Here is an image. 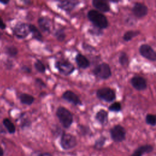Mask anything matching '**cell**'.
<instances>
[{"mask_svg": "<svg viewBox=\"0 0 156 156\" xmlns=\"http://www.w3.org/2000/svg\"><path fill=\"white\" fill-rule=\"evenodd\" d=\"M112 140L116 142H121L126 138V132L125 129L121 125H116L110 131Z\"/></svg>", "mask_w": 156, "mask_h": 156, "instance_id": "obj_9", "label": "cell"}, {"mask_svg": "<svg viewBox=\"0 0 156 156\" xmlns=\"http://www.w3.org/2000/svg\"><path fill=\"white\" fill-rule=\"evenodd\" d=\"M98 98L107 102L113 101L116 98V94L113 90L109 87L99 88L96 91Z\"/></svg>", "mask_w": 156, "mask_h": 156, "instance_id": "obj_6", "label": "cell"}, {"mask_svg": "<svg viewBox=\"0 0 156 156\" xmlns=\"http://www.w3.org/2000/svg\"><path fill=\"white\" fill-rule=\"evenodd\" d=\"M130 83L136 90L141 91L146 89L147 82L146 79L140 76H135L130 79Z\"/></svg>", "mask_w": 156, "mask_h": 156, "instance_id": "obj_10", "label": "cell"}, {"mask_svg": "<svg viewBox=\"0 0 156 156\" xmlns=\"http://www.w3.org/2000/svg\"><path fill=\"white\" fill-rule=\"evenodd\" d=\"M132 11L136 17L140 18L147 15L148 13V9L144 4L136 2L133 5Z\"/></svg>", "mask_w": 156, "mask_h": 156, "instance_id": "obj_11", "label": "cell"}, {"mask_svg": "<svg viewBox=\"0 0 156 156\" xmlns=\"http://www.w3.org/2000/svg\"><path fill=\"white\" fill-rule=\"evenodd\" d=\"M55 67L60 74L64 76H69L75 70L74 66L70 62L65 59L56 61Z\"/></svg>", "mask_w": 156, "mask_h": 156, "instance_id": "obj_3", "label": "cell"}, {"mask_svg": "<svg viewBox=\"0 0 156 156\" xmlns=\"http://www.w3.org/2000/svg\"><path fill=\"white\" fill-rule=\"evenodd\" d=\"M139 52L144 58L152 62L156 61V52L147 44H143L139 48Z\"/></svg>", "mask_w": 156, "mask_h": 156, "instance_id": "obj_8", "label": "cell"}, {"mask_svg": "<svg viewBox=\"0 0 156 156\" xmlns=\"http://www.w3.org/2000/svg\"><path fill=\"white\" fill-rule=\"evenodd\" d=\"M87 17L95 27L100 29H105L108 26L107 17L96 10H89L87 13Z\"/></svg>", "mask_w": 156, "mask_h": 156, "instance_id": "obj_1", "label": "cell"}, {"mask_svg": "<svg viewBox=\"0 0 156 156\" xmlns=\"http://www.w3.org/2000/svg\"><path fill=\"white\" fill-rule=\"evenodd\" d=\"M95 119L102 125L105 124L108 121V113L104 109L99 110L95 115Z\"/></svg>", "mask_w": 156, "mask_h": 156, "instance_id": "obj_17", "label": "cell"}, {"mask_svg": "<svg viewBox=\"0 0 156 156\" xmlns=\"http://www.w3.org/2000/svg\"><path fill=\"white\" fill-rule=\"evenodd\" d=\"M38 24L40 29L44 32L50 33L52 29L51 20L47 16L40 17L38 20Z\"/></svg>", "mask_w": 156, "mask_h": 156, "instance_id": "obj_14", "label": "cell"}, {"mask_svg": "<svg viewBox=\"0 0 156 156\" xmlns=\"http://www.w3.org/2000/svg\"><path fill=\"white\" fill-rule=\"evenodd\" d=\"M9 0H0V3L3 4L4 5H7L9 3Z\"/></svg>", "mask_w": 156, "mask_h": 156, "instance_id": "obj_33", "label": "cell"}, {"mask_svg": "<svg viewBox=\"0 0 156 156\" xmlns=\"http://www.w3.org/2000/svg\"><path fill=\"white\" fill-rule=\"evenodd\" d=\"M152 146L151 145H144L137 148L131 156H141L145 152H149L152 151Z\"/></svg>", "mask_w": 156, "mask_h": 156, "instance_id": "obj_19", "label": "cell"}, {"mask_svg": "<svg viewBox=\"0 0 156 156\" xmlns=\"http://www.w3.org/2000/svg\"><path fill=\"white\" fill-rule=\"evenodd\" d=\"M1 35H2V34H1V32H0V38H1Z\"/></svg>", "mask_w": 156, "mask_h": 156, "instance_id": "obj_36", "label": "cell"}, {"mask_svg": "<svg viewBox=\"0 0 156 156\" xmlns=\"http://www.w3.org/2000/svg\"><path fill=\"white\" fill-rule=\"evenodd\" d=\"M20 100L21 104L30 105L34 101V97L27 93H22L20 96Z\"/></svg>", "mask_w": 156, "mask_h": 156, "instance_id": "obj_20", "label": "cell"}, {"mask_svg": "<svg viewBox=\"0 0 156 156\" xmlns=\"http://www.w3.org/2000/svg\"><path fill=\"white\" fill-rule=\"evenodd\" d=\"M54 35L55 37V38L59 41H63L66 37V34H65L63 29H57L55 31Z\"/></svg>", "mask_w": 156, "mask_h": 156, "instance_id": "obj_24", "label": "cell"}, {"mask_svg": "<svg viewBox=\"0 0 156 156\" xmlns=\"http://www.w3.org/2000/svg\"><path fill=\"white\" fill-rule=\"evenodd\" d=\"M77 141L76 137L70 133H64L62 134L60 140V144L63 149H70L76 146Z\"/></svg>", "mask_w": 156, "mask_h": 156, "instance_id": "obj_7", "label": "cell"}, {"mask_svg": "<svg viewBox=\"0 0 156 156\" xmlns=\"http://www.w3.org/2000/svg\"><path fill=\"white\" fill-rule=\"evenodd\" d=\"M3 154H4L3 149H2V148L0 146V156H3Z\"/></svg>", "mask_w": 156, "mask_h": 156, "instance_id": "obj_35", "label": "cell"}, {"mask_svg": "<svg viewBox=\"0 0 156 156\" xmlns=\"http://www.w3.org/2000/svg\"><path fill=\"white\" fill-rule=\"evenodd\" d=\"M108 110L113 112H119L121 110V104L119 102H115L108 107Z\"/></svg>", "mask_w": 156, "mask_h": 156, "instance_id": "obj_27", "label": "cell"}, {"mask_svg": "<svg viewBox=\"0 0 156 156\" xmlns=\"http://www.w3.org/2000/svg\"><path fill=\"white\" fill-rule=\"evenodd\" d=\"M119 62L122 66H126L129 63V58L125 52H122L119 57Z\"/></svg>", "mask_w": 156, "mask_h": 156, "instance_id": "obj_28", "label": "cell"}, {"mask_svg": "<svg viewBox=\"0 0 156 156\" xmlns=\"http://www.w3.org/2000/svg\"><path fill=\"white\" fill-rule=\"evenodd\" d=\"M2 124L10 133H14L15 132V126L9 118H4L2 120Z\"/></svg>", "mask_w": 156, "mask_h": 156, "instance_id": "obj_21", "label": "cell"}, {"mask_svg": "<svg viewBox=\"0 0 156 156\" xmlns=\"http://www.w3.org/2000/svg\"><path fill=\"white\" fill-rule=\"evenodd\" d=\"M12 32L17 38H25L30 33L29 24L22 22H18L12 28Z\"/></svg>", "mask_w": 156, "mask_h": 156, "instance_id": "obj_5", "label": "cell"}, {"mask_svg": "<svg viewBox=\"0 0 156 156\" xmlns=\"http://www.w3.org/2000/svg\"><path fill=\"white\" fill-rule=\"evenodd\" d=\"M5 28H6V24L3 21V20L0 17V29L4 30Z\"/></svg>", "mask_w": 156, "mask_h": 156, "instance_id": "obj_32", "label": "cell"}, {"mask_svg": "<svg viewBox=\"0 0 156 156\" xmlns=\"http://www.w3.org/2000/svg\"><path fill=\"white\" fill-rule=\"evenodd\" d=\"M39 156H52L51 154L49 153H48V152H45V153H43V154H41Z\"/></svg>", "mask_w": 156, "mask_h": 156, "instance_id": "obj_34", "label": "cell"}, {"mask_svg": "<svg viewBox=\"0 0 156 156\" xmlns=\"http://www.w3.org/2000/svg\"><path fill=\"white\" fill-rule=\"evenodd\" d=\"M62 98L65 101L71 103L75 105H82V103L79 96L71 90L65 91L62 94Z\"/></svg>", "mask_w": 156, "mask_h": 156, "instance_id": "obj_12", "label": "cell"}, {"mask_svg": "<svg viewBox=\"0 0 156 156\" xmlns=\"http://www.w3.org/2000/svg\"><path fill=\"white\" fill-rule=\"evenodd\" d=\"M34 66H35V68L36 69V70L40 73H44L46 71V67H45L43 63V62L41 61H40L38 59H37L35 62Z\"/></svg>", "mask_w": 156, "mask_h": 156, "instance_id": "obj_25", "label": "cell"}, {"mask_svg": "<svg viewBox=\"0 0 156 156\" xmlns=\"http://www.w3.org/2000/svg\"><path fill=\"white\" fill-rule=\"evenodd\" d=\"M21 70L25 73H30L31 72V69L29 67L27 66H23L21 67Z\"/></svg>", "mask_w": 156, "mask_h": 156, "instance_id": "obj_31", "label": "cell"}, {"mask_svg": "<svg viewBox=\"0 0 156 156\" xmlns=\"http://www.w3.org/2000/svg\"><path fill=\"white\" fill-rule=\"evenodd\" d=\"M35 83H36L38 86H39L40 87H41V88L46 87V83H45L41 79H40V78H37V79H35Z\"/></svg>", "mask_w": 156, "mask_h": 156, "instance_id": "obj_30", "label": "cell"}, {"mask_svg": "<svg viewBox=\"0 0 156 156\" xmlns=\"http://www.w3.org/2000/svg\"><path fill=\"white\" fill-rule=\"evenodd\" d=\"M56 116L63 127L69 128L73 122V116L72 113L63 106H60L57 108Z\"/></svg>", "mask_w": 156, "mask_h": 156, "instance_id": "obj_2", "label": "cell"}, {"mask_svg": "<svg viewBox=\"0 0 156 156\" xmlns=\"http://www.w3.org/2000/svg\"><path fill=\"white\" fill-rule=\"evenodd\" d=\"M105 138L104 137H101L100 138H99L96 141V143H95V147H98V148H99L101 147H102L105 142Z\"/></svg>", "mask_w": 156, "mask_h": 156, "instance_id": "obj_29", "label": "cell"}, {"mask_svg": "<svg viewBox=\"0 0 156 156\" xmlns=\"http://www.w3.org/2000/svg\"><path fill=\"white\" fill-rule=\"evenodd\" d=\"M146 122L151 126L156 125V115L154 114H147L145 118Z\"/></svg>", "mask_w": 156, "mask_h": 156, "instance_id": "obj_26", "label": "cell"}, {"mask_svg": "<svg viewBox=\"0 0 156 156\" xmlns=\"http://www.w3.org/2000/svg\"><path fill=\"white\" fill-rule=\"evenodd\" d=\"M140 34V32L138 30H128L124 33L123 35V40L126 41H129Z\"/></svg>", "mask_w": 156, "mask_h": 156, "instance_id": "obj_22", "label": "cell"}, {"mask_svg": "<svg viewBox=\"0 0 156 156\" xmlns=\"http://www.w3.org/2000/svg\"><path fill=\"white\" fill-rule=\"evenodd\" d=\"M93 6L98 10L99 12H108L110 11V7L109 4L104 1L102 0H93L92 1Z\"/></svg>", "mask_w": 156, "mask_h": 156, "instance_id": "obj_15", "label": "cell"}, {"mask_svg": "<svg viewBox=\"0 0 156 156\" xmlns=\"http://www.w3.org/2000/svg\"><path fill=\"white\" fill-rule=\"evenodd\" d=\"M5 52L10 57H13L18 54V50L15 46H7L5 48Z\"/></svg>", "mask_w": 156, "mask_h": 156, "instance_id": "obj_23", "label": "cell"}, {"mask_svg": "<svg viewBox=\"0 0 156 156\" xmlns=\"http://www.w3.org/2000/svg\"><path fill=\"white\" fill-rule=\"evenodd\" d=\"M93 74L101 79H107L112 76V71L109 65L107 63H102L98 65L93 70Z\"/></svg>", "mask_w": 156, "mask_h": 156, "instance_id": "obj_4", "label": "cell"}, {"mask_svg": "<svg viewBox=\"0 0 156 156\" xmlns=\"http://www.w3.org/2000/svg\"><path fill=\"white\" fill-rule=\"evenodd\" d=\"M79 2L77 1H60L57 4V7L60 9L66 12H70L79 4Z\"/></svg>", "mask_w": 156, "mask_h": 156, "instance_id": "obj_13", "label": "cell"}, {"mask_svg": "<svg viewBox=\"0 0 156 156\" xmlns=\"http://www.w3.org/2000/svg\"><path fill=\"white\" fill-rule=\"evenodd\" d=\"M75 61L77 66L82 69H87L90 65L89 60L82 54L78 53L75 57Z\"/></svg>", "mask_w": 156, "mask_h": 156, "instance_id": "obj_16", "label": "cell"}, {"mask_svg": "<svg viewBox=\"0 0 156 156\" xmlns=\"http://www.w3.org/2000/svg\"><path fill=\"white\" fill-rule=\"evenodd\" d=\"M29 28L30 32L32 34V38L38 41H43V35L41 34L40 30L34 24H29Z\"/></svg>", "mask_w": 156, "mask_h": 156, "instance_id": "obj_18", "label": "cell"}]
</instances>
